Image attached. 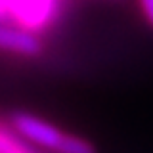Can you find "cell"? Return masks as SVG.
<instances>
[{
    "label": "cell",
    "instance_id": "obj_1",
    "mask_svg": "<svg viewBox=\"0 0 153 153\" xmlns=\"http://www.w3.org/2000/svg\"><path fill=\"white\" fill-rule=\"evenodd\" d=\"M6 6L16 27L38 35L56 25L63 0H6Z\"/></svg>",
    "mask_w": 153,
    "mask_h": 153
},
{
    "label": "cell",
    "instance_id": "obj_2",
    "mask_svg": "<svg viewBox=\"0 0 153 153\" xmlns=\"http://www.w3.org/2000/svg\"><path fill=\"white\" fill-rule=\"evenodd\" d=\"M10 124L23 140L48 147V149H54V151H57V147H59V143L65 136V132L57 130L52 123H48L40 117H35L31 113H23V111L13 113L10 117Z\"/></svg>",
    "mask_w": 153,
    "mask_h": 153
},
{
    "label": "cell",
    "instance_id": "obj_3",
    "mask_svg": "<svg viewBox=\"0 0 153 153\" xmlns=\"http://www.w3.org/2000/svg\"><path fill=\"white\" fill-rule=\"evenodd\" d=\"M0 50L10 52L17 56H27L35 57L40 56L42 52V42L38 40L35 33L23 31L19 27H2L0 25Z\"/></svg>",
    "mask_w": 153,
    "mask_h": 153
},
{
    "label": "cell",
    "instance_id": "obj_4",
    "mask_svg": "<svg viewBox=\"0 0 153 153\" xmlns=\"http://www.w3.org/2000/svg\"><path fill=\"white\" fill-rule=\"evenodd\" d=\"M0 153H35L10 123L0 121Z\"/></svg>",
    "mask_w": 153,
    "mask_h": 153
},
{
    "label": "cell",
    "instance_id": "obj_5",
    "mask_svg": "<svg viewBox=\"0 0 153 153\" xmlns=\"http://www.w3.org/2000/svg\"><path fill=\"white\" fill-rule=\"evenodd\" d=\"M57 153H96V149L92 143H88L82 138L73 136V134H65L59 147H57Z\"/></svg>",
    "mask_w": 153,
    "mask_h": 153
},
{
    "label": "cell",
    "instance_id": "obj_6",
    "mask_svg": "<svg viewBox=\"0 0 153 153\" xmlns=\"http://www.w3.org/2000/svg\"><path fill=\"white\" fill-rule=\"evenodd\" d=\"M138 6H140V12L147 21V25L153 27V0H138Z\"/></svg>",
    "mask_w": 153,
    "mask_h": 153
},
{
    "label": "cell",
    "instance_id": "obj_7",
    "mask_svg": "<svg viewBox=\"0 0 153 153\" xmlns=\"http://www.w3.org/2000/svg\"><path fill=\"white\" fill-rule=\"evenodd\" d=\"M4 19H10L8 6H6V0H0V21H4Z\"/></svg>",
    "mask_w": 153,
    "mask_h": 153
}]
</instances>
